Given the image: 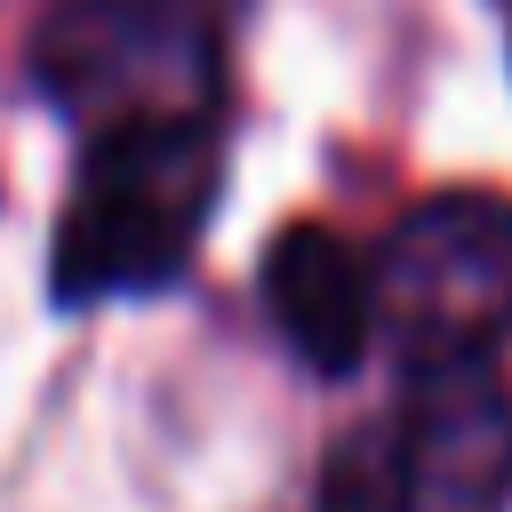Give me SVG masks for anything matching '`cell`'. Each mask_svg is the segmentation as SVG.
Here are the masks:
<instances>
[{"label":"cell","mask_w":512,"mask_h":512,"mask_svg":"<svg viewBox=\"0 0 512 512\" xmlns=\"http://www.w3.org/2000/svg\"><path fill=\"white\" fill-rule=\"evenodd\" d=\"M216 200V128L88 136L80 184L56 224V304L136 296L184 272Z\"/></svg>","instance_id":"1"},{"label":"cell","mask_w":512,"mask_h":512,"mask_svg":"<svg viewBox=\"0 0 512 512\" xmlns=\"http://www.w3.org/2000/svg\"><path fill=\"white\" fill-rule=\"evenodd\" d=\"M40 88L88 128H216L224 24L216 0H64L32 40Z\"/></svg>","instance_id":"2"},{"label":"cell","mask_w":512,"mask_h":512,"mask_svg":"<svg viewBox=\"0 0 512 512\" xmlns=\"http://www.w3.org/2000/svg\"><path fill=\"white\" fill-rule=\"evenodd\" d=\"M264 312L304 352V368L352 376L376 336V272L328 224H288L264 248Z\"/></svg>","instance_id":"5"},{"label":"cell","mask_w":512,"mask_h":512,"mask_svg":"<svg viewBox=\"0 0 512 512\" xmlns=\"http://www.w3.org/2000/svg\"><path fill=\"white\" fill-rule=\"evenodd\" d=\"M320 512H408V456L392 432H352L320 472Z\"/></svg>","instance_id":"6"},{"label":"cell","mask_w":512,"mask_h":512,"mask_svg":"<svg viewBox=\"0 0 512 512\" xmlns=\"http://www.w3.org/2000/svg\"><path fill=\"white\" fill-rule=\"evenodd\" d=\"M368 272L376 320L416 368H480V352L512 336V200L432 192L392 224Z\"/></svg>","instance_id":"3"},{"label":"cell","mask_w":512,"mask_h":512,"mask_svg":"<svg viewBox=\"0 0 512 512\" xmlns=\"http://www.w3.org/2000/svg\"><path fill=\"white\" fill-rule=\"evenodd\" d=\"M408 512H504L512 496V408L480 368H424L408 416Z\"/></svg>","instance_id":"4"}]
</instances>
